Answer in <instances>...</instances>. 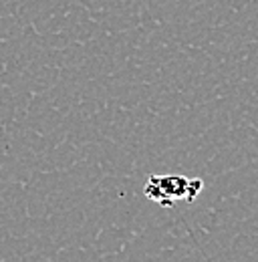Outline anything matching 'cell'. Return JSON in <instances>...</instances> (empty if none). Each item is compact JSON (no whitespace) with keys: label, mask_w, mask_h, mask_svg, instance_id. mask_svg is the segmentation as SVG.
<instances>
[{"label":"cell","mask_w":258,"mask_h":262,"mask_svg":"<svg viewBox=\"0 0 258 262\" xmlns=\"http://www.w3.org/2000/svg\"><path fill=\"white\" fill-rule=\"evenodd\" d=\"M204 182L198 178H186L178 173H154L147 178L143 186V194L147 200L160 204L163 208H171L176 202H193L200 196Z\"/></svg>","instance_id":"6da1fadb"}]
</instances>
